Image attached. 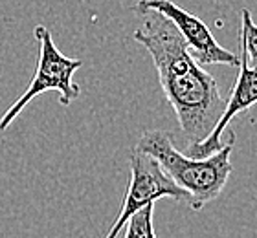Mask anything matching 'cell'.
Segmentation results:
<instances>
[{"label": "cell", "instance_id": "8", "mask_svg": "<svg viewBox=\"0 0 257 238\" xmlns=\"http://www.w3.org/2000/svg\"><path fill=\"white\" fill-rule=\"evenodd\" d=\"M241 46L246 61L252 63L250 68L257 70V24L253 22L250 10H241Z\"/></svg>", "mask_w": 257, "mask_h": 238}, {"label": "cell", "instance_id": "5", "mask_svg": "<svg viewBox=\"0 0 257 238\" xmlns=\"http://www.w3.org/2000/svg\"><path fill=\"white\" fill-rule=\"evenodd\" d=\"M134 11H156L175 24L180 37L188 46V52L200 66L202 64H226V66H239V55L222 48L209 28L197 15L182 10L173 0H138Z\"/></svg>", "mask_w": 257, "mask_h": 238}, {"label": "cell", "instance_id": "2", "mask_svg": "<svg viewBox=\"0 0 257 238\" xmlns=\"http://www.w3.org/2000/svg\"><path fill=\"white\" fill-rule=\"evenodd\" d=\"M233 139L235 136H231L230 141L219 152L197 159L180 152L173 145L171 134L164 130H149L142 134L134 150L155 159L160 169L175 181V185L188 194L189 209L200 211L206 203L219 198L228 183V178L233 170L230 161Z\"/></svg>", "mask_w": 257, "mask_h": 238}, {"label": "cell", "instance_id": "7", "mask_svg": "<svg viewBox=\"0 0 257 238\" xmlns=\"http://www.w3.org/2000/svg\"><path fill=\"white\" fill-rule=\"evenodd\" d=\"M153 211H155V203L145 205L144 209L134 212L128 218L123 238H156L155 227H153Z\"/></svg>", "mask_w": 257, "mask_h": 238}, {"label": "cell", "instance_id": "6", "mask_svg": "<svg viewBox=\"0 0 257 238\" xmlns=\"http://www.w3.org/2000/svg\"><path fill=\"white\" fill-rule=\"evenodd\" d=\"M239 66H241V70H239L235 85L231 88L230 97L226 101V108L220 116L219 123H217V127L213 128V132L200 143L188 145V156H191V158H208L211 154L219 152L220 148H224L226 141H222V134L228 128L230 121L237 114L246 112L250 106L257 105V70L250 68L244 52L241 53Z\"/></svg>", "mask_w": 257, "mask_h": 238}, {"label": "cell", "instance_id": "4", "mask_svg": "<svg viewBox=\"0 0 257 238\" xmlns=\"http://www.w3.org/2000/svg\"><path fill=\"white\" fill-rule=\"evenodd\" d=\"M160 198H173L188 205V194L175 185V181L160 169V165L147 154L134 150L131 154V180L127 194L118 218L114 220L112 227L105 238H116L134 212L155 203Z\"/></svg>", "mask_w": 257, "mask_h": 238}, {"label": "cell", "instance_id": "3", "mask_svg": "<svg viewBox=\"0 0 257 238\" xmlns=\"http://www.w3.org/2000/svg\"><path fill=\"white\" fill-rule=\"evenodd\" d=\"M33 35L39 41L41 53H39L37 70L33 74V79L30 83L24 94L6 110V114L0 117V130H6L21 112L30 105L37 95L44 92H57L59 103L63 106H68L72 101H75L81 95V88L74 83V74L83 66L81 59L66 57L55 46L54 37L46 26L39 24L33 30Z\"/></svg>", "mask_w": 257, "mask_h": 238}, {"label": "cell", "instance_id": "1", "mask_svg": "<svg viewBox=\"0 0 257 238\" xmlns=\"http://www.w3.org/2000/svg\"><path fill=\"white\" fill-rule=\"evenodd\" d=\"M140 15L144 21L134 32V41L149 52L164 95L188 143H200L217 127L226 99L213 75L191 57L169 19L156 11H140Z\"/></svg>", "mask_w": 257, "mask_h": 238}]
</instances>
